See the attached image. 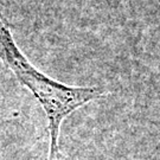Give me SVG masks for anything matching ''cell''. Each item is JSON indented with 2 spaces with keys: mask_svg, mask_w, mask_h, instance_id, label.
<instances>
[{
  "mask_svg": "<svg viewBox=\"0 0 160 160\" xmlns=\"http://www.w3.org/2000/svg\"><path fill=\"white\" fill-rule=\"evenodd\" d=\"M0 59L28 88L48 119L50 148L48 160H59V131L63 121L75 110L108 95L98 87H71L39 71L17 46L11 31L0 14Z\"/></svg>",
  "mask_w": 160,
  "mask_h": 160,
  "instance_id": "6da1fadb",
  "label": "cell"
}]
</instances>
